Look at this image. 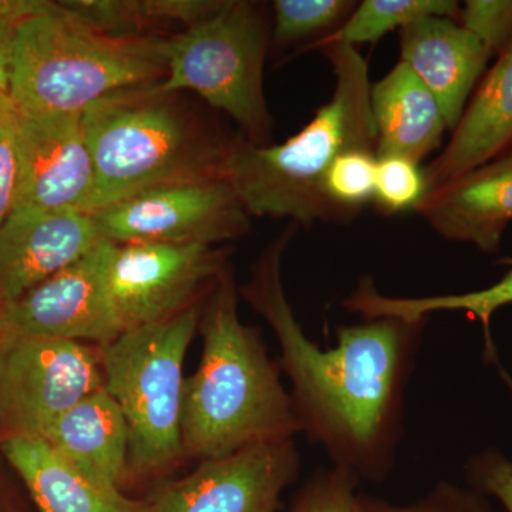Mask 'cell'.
<instances>
[{
    "instance_id": "30",
    "label": "cell",
    "mask_w": 512,
    "mask_h": 512,
    "mask_svg": "<svg viewBox=\"0 0 512 512\" xmlns=\"http://www.w3.org/2000/svg\"><path fill=\"white\" fill-rule=\"evenodd\" d=\"M18 177V110L9 99L0 104V225L15 208Z\"/></svg>"
},
{
    "instance_id": "33",
    "label": "cell",
    "mask_w": 512,
    "mask_h": 512,
    "mask_svg": "<svg viewBox=\"0 0 512 512\" xmlns=\"http://www.w3.org/2000/svg\"><path fill=\"white\" fill-rule=\"evenodd\" d=\"M18 25L0 15V104L10 99L12 77L13 39Z\"/></svg>"
},
{
    "instance_id": "14",
    "label": "cell",
    "mask_w": 512,
    "mask_h": 512,
    "mask_svg": "<svg viewBox=\"0 0 512 512\" xmlns=\"http://www.w3.org/2000/svg\"><path fill=\"white\" fill-rule=\"evenodd\" d=\"M103 241L92 214L13 208L0 225V291L6 302L18 301Z\"/></svg>"
},
{
    "instance_id": "31",
    "label": "cell",
    "mask_w": 512,
    "mask_h": 512,
    "mask_svg": "<svg viewBox=\"0 0 512 512\" xmlns=\"http://www.w3.org/2000/svg\"><path fill=\"white\" fill-rule=\"evenodd\" d=\"M466 471L474 490L497 498L505 512H512V461L497 451H484L468 461Z\"/></svg>"
},
{
    "instance_id": "32",
    "label": "cell",
    "mask_w": 512,
    "mask_h": 512,
    "mask_svg": "<svg viewBox=\"0 0 512 512\" xmlns=\"http://www.w3.org/2000/svg\"><path fill=\"white\" fill-rule=\"evenodd\" d=\"M224 5V0H143L144 12L157 29L165 25L194 28L210 19Z\"/></svg>"
},
{
    "instance_id": "25",
    "label": "cell",
    "mask_w": 512,
    "mask_h": 512,
    "mask_svg": "<svg viewBox=\"0 0 512 512\" xmlns=\"http://www.w3.org/2000/svg\"><path fill=\"white\" fill-rule=\"evenodd\" d=\"M74 18L103 35L161 36L144 12L143 0H62Z\"/></svg>"
},
{
    "instance_id": "29",
    "label": "cell",
    "mask_w": 512,
    "mask_h": 512,
    "mask_svg": "<svg viewBox=\"0 0 512 512\" xmlns=\"http://www.w3.org/2000/svg\"><path fill=\"white\" fill-rule=\"evenodd\" d=\"M458 20L491 57L498 56L512 39V0H467Z\"/></svg>"
},
{
    "instance_id": "34",
    "label": "cell",
    "mask_w": 512,
    "mask_h": 512,
    "mask_svg": "<svg viewBox=\"0 0 512 512\" xmlns=\"http://www.w3.org/2000/svg\"><path fill=\"white\" fill-rule=\"evenodd\" d=\"M8 302H6L5 296L0 291V336L5 333L6 330V318H8Z\"/></svg>"
},
{
    "instance_id": "3",
    "label": "cell",
    "mask_w": 512,
    "mask_h": 512,
    "mask_svg": "<svg viewBox=\"0 0 512 512\" xmlns=\"http://www.w3.org/2000/svg\"><path fill=\"white\" fill-rule=\"evenodd\" d=\"M318 52L332 66L335 90L298 134L265 147L239 133L232 136L228 178L249 217L288 220L303 228L348 222L326 197L325 178L336 158L348 151L376 153L369 63L357 47L345 43Z\"/></svg>"
},
{
    "instance_id": "18",
    "label": "cell",
    "mask_w": 512,
    "mask_h": 512,
    "mask_svg": "<svg viewBox=\"0 0 512 512\" xmlns=\"http://www.w3.org/2000/svg\"><path fill=\"white\" fill-rule=\"evenodd\" d=\"M2 453L22 478L40 512H146L57 453L43 437L5 436Z\"/></svg>"
},
{
    "instance_id": "9",
    "label": "cell",
    "mask_w": 512,
    "mask_h": 512,
    "mask_svg": "<svg viewBox=\"0 0 512 512\" xmlns=\"http://www.w3.org/2000/svg\"><path fill=\"white\" fill-rule=\"evenodd\" d=\"M92 215L113 244L221 245L251 232V217L228 177L163 185Z\"/></svg>"
},
{
    "instance_id": "20",
    "label": "cell",
    "mask_w": 512,
    "mask_h": 512,
    "mask_svg": "<svg viewBox=\"0 0 512 512\" xmlns=\"http://www.w3.org/2000/svg\"><path fill=\"white\" fill-rule=\"evenodd\" d=\"M42 437L101 483L123 487L130 473V434L119 404L104 386L64 412Z\"/></svg>"
},
{
    "instance_id": "27",
    "label": "cell",
    "mask_w": 512,
    "mask_h": 512,
    "mask_svg": "<svg viewBox=\"0 0 512 512\" xmlns=\"http://www.w3.org/2000/svg\"><path fill=\"white\" fill-rule=\"evenodd\" d=\"M357 512H495L480 491L451 483L437 484L429 494L412 504H392L380 498L359 495Z\"/></svg>"
},
{
    "instance_id": "26",
    "label": "cell",
    "mask_w": 512,
    "mask_h": 512,
    "mask_svg": "<svg viewBox=\"0 0 512 512\" xmlns=\"http://www.w3.org/2000/svg\"><path fill=\"white\" fill-rule=\"evenodd\" d=\"M375 198L386 214L413 210L426 195L423 168L400 157L377 158Z\"/></svg>"
},
{
    "instance_id": "1",
    "label": "cell",
    "mask_w": 512,
    "mask_h": 512,
    "mask_svg": "<svg viewBox=\"0 0 512 512\" xmlns=\"http://www.w3.org/2000/svg\"><path fill=\"white\" fill-rule=\"evenodd\" d=\"M298 225L288 224L252 266L239 293L274 330L303 433L338 468L380 481L403 433L404 390L427 319H370L338 326L336 348L306 338L282 282V259Z\"/></svg>"
},
{
    "instance_id": "17",
    "label": "cell",
    "mask_w": 512,
    "mask_h": 512,
    "mask_svg": "<svg viewBox=\"0 0 512 512\" xmlns=\"http://www.w3.org/2000/svg\"><path fill=\"white\" fill-rule=\"evenodd\" d=\"M512 150V39L468 101L443 153L423 168L426 192Z\"/></svg>"
},
{
    "instance_id": "4",
    "label": "cell",
    "mask_w": 512,
    "mask_h": 512,
    "mask_svg": "<svg viewBox=\"0 0 512 512\" xmlns=\"http://www.w3.org/2000/svg\"><path fill=\"white\" fill-rule=\"evenodd\" d=\"M181 94L144 84L83 111L96 167L89 214L163 185L228 177L234 133Z\"/></svg>"
},
{
    "instance_id": "16",
    "label": "cell",
    "mask_w": 512,
    "mask_h": 512,
    "mask_svg": "<svg viewBox=\"0 0 512 512\" xmlns=\"http://www.w3.org/2000/svg\"><path fill=\"white\" fill-rule=\"evenodd\" d=\"M399 36L400 62L433 93L448 131H453L483 76L490 53L456 20L437 16L410 23Z\"/></svg>"
},
{
    "instance_id": "23",
    "label": "cell",
    "mask_w": 512,
    "mask_h": 512,
    "mask_svg": "<svg viewBox=\"0 0 512 512\" xmlns=\"http://www.w3.org/2000/svg\"><path fill=\"white\" fill-rule=\"evenodd\" d=\"M356 6L352 0H275L271 47L311 45L339 29Z\"/></svg>"
},
{
    "instance_id": "22",
    "label": "cell",
    "mask_w": 512,
    "mask_h": 512,
    "mask_svg": "<svg viewBox=\"0 0 512 512\" xmlns=\"http://www.w3.org/2000/svg\"><path fill=\"white\" fill-rule=\"evenodd\" d=\"M460 9V3L454 0H365L357 3L352 15L339 29L302 47V52H312L332 43L355 47L377 43L387 33L402 30L429 16L458 20Z\"/></svg>"
},
{
    "instance_id": "15",
    "label": "cell",
    "mask_w": 512,
    "mask_h": 512,
    "mask_svg": "<svg viewBox=\"0 0 512 512\" xmlns=\"http://www.w3.org/2000/svg\"><path fill=\"white\" fill-rule=\"evenodd\" d=\"M414 211L441 238L497 254L512 222V150L427 191Z\"/></svg>"
},
{
    "instance_id": "11",
    "label": "cell",
    "mask_w": 512,
    "mask_h": 512,
    "mask_svg": "<svg viewBox=\"0 0 512 512\" xmlns=\"http://www.w3.org/2000/svg\"><path fill=\"white\" fill-rule=\"evenodd\" d=\"M299 466L293 439L252 444L161 485L144 500L146 512H278Z\"/></svg>"
},
{
    "instance_id": "13",
    "label": "cell",
    "mask_w": 512,
    "mask_h": 512,
    "mask_svg": "<svg viewBox=\"0 0 512 512\" xmlns=\"http://www.w3.org/2000/svg\"><path fill=\"white\" fill-rule=\"evenodd\" d=\"M18 160L15 208L89 214L96 167L82 113L18 110Z\"/></svg>"
},
{
    "instance_id": "8",
    "label": "cell",
    "mask_w": 512,
    "mask_h": 512,
    "mask_svg": "<svg viewBox=\"0 0 512 512\" xmlns=\"http://www.w3.org/2000/svg\"><path fill=\"white\" fill-rule=\"evenodd\" d=\"M104 386L99 352L72 340L0 336V430L39 436Z\"/></svg>"
},
{
    "instance_id": "28",
    "label": "cell",
    "mask_w": 512,
    "mask_h": 512,
    "mask_svg": "<svg viewBox=\"0 0 512 512\" xmlns=\"http://www.w3.org/2000/svg\"><path fill=\"white\" fill-rule=\"evenodd\" d=\"M357 481L343 468L320 471L302 488L291 512H357Z\"/></svg>"
},
{
    "instance_id": "7",
    "label": "cell",
    "mask_w": 512,
    "mask_h": 512,
    "mask_svg": "<svg viewBox=\"0 0 512 512\" xmlns=\"http://www.w3.org/2000/svg\"><path fill=\"white\" fill-rule=\"evenodd\" d=\"M200 318V306H192L174 318L126 330L100 346L104 389L126 419L133 473H160L183 456V367Z\"/></svg>"
},
{
    "instance_id": "19",
    "label": "cell",
    "mask_w": 512,
    "mask_h": 512,
    "mask_svg": "<svg viewBox=\"0 0 512 512\" xmlns=\"http://www.w3.org/2000/svg\"><path fill=\"white\" fill-rule=\"evenodd\" d=\"M377 158L420 164L441 146L448 131L439 101L403 62L370 89Z\"/></svg>"
},
{
    "instance_id": "2",
    "label": "cell",
    "mask_w": 512,
    "mask_h": 512,
    "mask_svg": "<svg viewBox=\"0 0 512 512\" xmlns=\"http://www.w3.org/2000/svg\"><path fill=\"white\" fill-rule=\"evenodd\" d=\"M238 293L229 266L205 301L200 366L184 383L183 454L201 461L302 431L281 366L258 330L239 319Z\"/></svg>"
},
{
    "instance_id": "21",
    "label": "cell",
    "mask_w": 512,
    "mask_h": 512,
    "mask_svg": "<svg viewBox=\"0 0 512 512\" xmlns=\"http://www.w3.org/2000/svg\"><path fill=\"white\" fill-rule=\"evenodd\" d=\"M500 264L507 266L503 278L483 291L460 293V295L424 296V298H392L377 291L375 282L363 278L356 291L343 301L350 312L360 313L367 320L379 318H399L420 320L440 311H463L471 318L478 319L483 325L485 339V359L497 363L493 338H491V319L498 309L512 303V256L501 259Z\"/></svg>"
},
{
    "instance_id": "5",
    "label": "cell",
    "mask_w": 512,
    "mask_h": 512,
    "mask_svg": "<svg viewBox=\"0 0 512 512\" xmlns=\"http://www.w3.org/2000/svg\"><path fill=\"white\" fill-rule=\"evenodd\" d=\"M165 39L103 35L45 2L16 28L10 99L28 113H83L110 94L164 80Z\"/></svg>"
},
{
    "instance_id": "6",
    "label": "cell",
    "mask_w": 512,
    "mask_h": 512,
    "mask_svg": "<svg viewBox=\"0 0 512 512\" xmlns=\"http://www.w3.org/2000/svg\"><path fill=\"white\" fill-rule=\"evenodd\" d=\"M271 42L265 3L224 0L210 19L167 36V74L157 86L198 94L235 121L249 143L269 146L275 123L266 103L264 69Z\"/></svg>"
},
{
    "instance_id": "10",
    "label": "cell",
    "mask_w": 512,
    "mask_h": 512,
    "mask_svg": "<svg viewBox=\"0 0 512 512\" xmlns=\"http://www.w3.org/2000/svg\"><path fill=\"white\" fill-rule=\"evenodd\" d=\"M229 255L218 245L110 242L107 282L123 332L197 306L231 266Z\"/></svg>"
},
{
    "instance_id": "12",
    "label": "cell",
    "mask_w": 512,
    "mask_h": 512,
    "mask_svg": "<svg viewBox=\"0 0 512 512\" xmlns=\"http://www.w3.org/2000/svg\"><path fill=\"white\" fill-rule=\"evenodd\" d=\"M110 242L103 241L79 261L10 303L5 332L109 345L123 329L109 291Z\"/></svg>"
},
{
    "instance_id": "24",
    "label": "cell",
    "mask_w": 512,
    "mask_h": 512,
    "mask_svg": "<svg viewBox=\"0 0 512 512\" xmlns=\"http://www.w3.org/2000/svg\"><path fill=\"white\" fill-rule=\"evenodd\" d=\"M377 161L373 151H348L336 158L326 174V197L348 222L355 220L363 205L375 198Z\"/></svg>"
}]
</instances>
